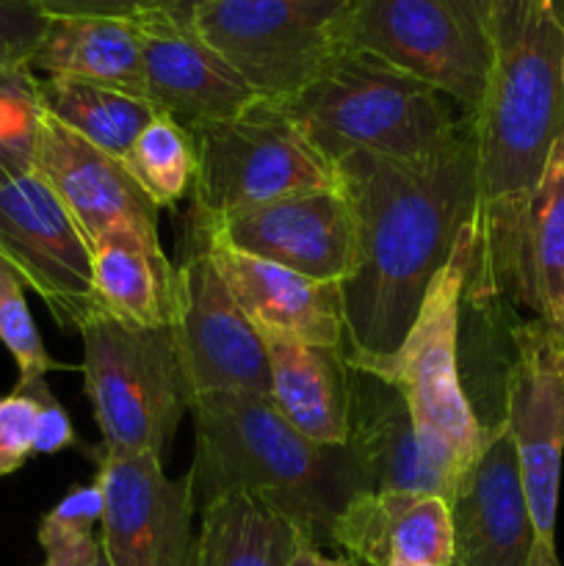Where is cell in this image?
Segmentation results:
<instances>
[{
    "instance_id": "obj_1",
    "label": "cell",
    "mask_w": 564,
    "mask_h": 566,
    "mask_svg": "<svg viewBox=\"0 0 564 566\" xmlns=\"http://www.w3.org/2000/svg\"><path fill=\"white\" fill-rule=\"evenodd\" d=\"M352 205L357 254L341 285L352 368L370 370L401 348L426 291L473 224V122L418 160L354 153L337 160Z\"/></svg>"
},
{
    "instance_id": "obj_2",
    "label": "cell",
    "mask_w": 564,
    "mask_h": 566,
    "mask_svg": "<svg viewBox=\"0 0 564 566\" xmlns=\"http://www.w3.org/2000/svg\"><path fill=\"white\" fill-rule=\"evenodd\" d=\"M492 66L473 111L476 213L464 298L503 296L525 205L564 136V14L556 0H484Z\"/></svg>"
},
{
    "instance_id": "obj_3",
    "label": "cell",
    "mask_w": 564,
    "mask_h": 566,
    "mask_svg": "<svg viewBox=\"0 0 564 566\" xmlns=\"http://www.w3.org/2000/svg\"><path fill=\"white\" fill-rule=\"evenodd\" d=\"M194 415L197 506L247 495L282 514L313 545H332V525L354 495L368 490L348 446H321L288 423L269 398L210 392L188 403Z\"/></svg>"
},
{
    "instance_id": "obj_4",
    "label": "cell",
    "mask_w": 564,
    "mask_h": 566,
    "mask_svg": "<svg viewBox=\"0 0 564 566\" xmlns=\"http://www.w3.org/2000/svg\"><path fill=\"white\" fill-rule=\"evenodd\" d=\"M280 105L330 164L354 153L418 160L448 147L464 127V114H453L446 94L357 50Z\"/></svg>"
},
{
    "instance_id": "obj_5",
    "label": "cell",
    "mask_w": 564,
    "mask_h": 566,
    "mask_svg": "<svg viewBox=\"0 0 564 566\" xmlns=\"http://www.w3.org/2000/svg\"><path fill=\"white\" fill-rule=\"evenodd\" d=\"M470 230L426 291L401 348L368 374L390 381L407 401L420 451L457 484L487 440L459 379V313L468 285Z\"/></svg>"
},
{
    "instance_id": "obj_6",
    "label": "cell",
    "mask_w": 564,
    "mask_h": 566,
    "mask_svg": "<svg viewBox=\"0 0 564 566\" xmlns=\"http://www.w3.org/2000/svg\"><path fill=\"white\" fill-rule=\"evenodd\" d=\"M77 335L100 446L160 457L191 403L169 326L147 329L94 310Z\"/></svg>"
},
{
    "instance_id": "obj_7",
    "label": "cell",
    "mask_w": 564,
    "mask_h": 566,
    "mask_svg": "<svg viewBox=\"0 0 564 566\" xmlns=\"http://www.w3.org/2000/svg\"><path fill=\"white\" fill-rule=\"evenodd\" d=\"M188 133L199 160L194 219L205 224L291 193L341 188L337 166L271 99H254L241 114Z\"/></svg>"
},
{
    "instance_id": "obj_8",
    "label": "cell",
    "mask_w": 564,
    "mask_h": 566,
    "mask_svg": "<svg viewBox=\"0 0 564 566\" xmlns=\"http://www.w3.org/2000/svg\"><path fill=\"white\" fill-rule=\"evenodd\" d=\"M352 6L354 0H213L191 25L260 99L282 103L346 53Z\"/></svg>"
},
{
    "instance_id": "obj_9",
    "label": "cell",
    "mask_w": 564,
    "mask_h": 566,
    "mask_svg": "<svg viewBox=\"0 0 564 566\" xmlns=\"http://www.w3.org/2000/svg\"><path fill=\"white\" fill-rule=\"evenodd\" d=\"M348 50L418 77L473 114L492 66L484 0H354Z\"/></svg>"
},
{
    "instance_id": "obj_10",
    "label": "cell",
    "mask_w": 564,
    "mask_h": 566,
    "mask_svg": "<svg viewBox=\"0 0 564 566\" xmlns=\"http://www.w3.org/2000/svg\"><path fill=\"white\" fill-rule=\"evenodd\" d=\"M514 359L503 379V423L518 453L534 525L529 566H562L556 553L558 486L564 459V363L558 337L542 321L512 332Z\"/></svg>"
},
{
    "instance_id": "obj_11",
    "label": "cell",
    "mask_w": 564,
    "mask_h": 566,
    "mask_svg": "<svg viewBox=\"0 0 564 566\" xmlns=\"http://www.w3.org/2000/svg\"><path fill=\"white\" fill-rule=\"evenodd\" d=\"M169 329L191 398L210 392L271 396L263 340L227 291L194 232L191 249L177 265L175 315Z\"/></svg>"
},
{
    "instance_id": "obj_12",
    "label": "cell",
    "mask_w": 564,
    "mask_h": 566,
    "mask_svg": "<svg viewBox=\"0 0 564 566\" xmlns=\"http://www.w3.org/2000/svg\"><path fill=\"white\" fill-rule=\"evenodd\" d=\"M100 551L111 566H197L191 481L169 479L160 457L100 446Z\"/></svg>"
},
{
    "instance_id": "obj_13",
    "label": "cell",
    "mask_w": 564,
    "mask_h": 566,
    "mask_svg": "<svg viewBox=\"0 0 564 566\" xmlns=\"http://www.w3.org/2000/svg\"><path fill=\"white\" fill-rule=\"evenodd\" d=\"M0 260L66 329L94 313L92 254L36 169L0 177Z\"/></svg>"
},
{
    "instance_id": "obj_14",
    "label": "cell",
    "mask_w": 564,
    "mask_h": 566,
    "mask_svg": "<svg viewBox=\"0 0 564 566\" xmlns=\"http://www.w3.org/2000/svg\"><path fill=\"white\" fill-rule=\"evenodd\" d=\"M205 227L238 252L269 260L315 282L343 285L354 271L357 235L343 188L291 193Z\"/></svg>"
},
{
    "instance_id": "obj_15",
    "label": "cell",
    "mask_w": 564,
    "mask_h": 566,
    "mask_svg": "<svg viewBox=\"0 0 564 566\" xmlns=\"http://www.w3.org/2000/svg\"><path fill=\"white\" fill-rule=\"evenodd\" d=\"M453 566H529L534 525L525 503L518 453L506 423L487 429V440L462 470L451 495Z\"/></svg>"
},
{
    "instance_id": "obj_16",
    "label": "cell",
    "mask_w": 564,
    "mask_h": 566,
    "mask_svg": "<svg viewBox=\"0 0 564 566\" xmlns=\"http://www.w3.org/2000/svg\"><path fill=\"white\" fill-rule=\"evenodd\" d=\"M136 25L142 39L144 94L160 114H169L186 130L230 119L260 99L191 22L153 9L138 14Z\"/></svg>"
},
{
    "instance_id": "obj_17",
    "label": "cell",
    "mask_w": 564,
    "mask_h": 566,
    "mask_svg": "<svg viewBox=\"0 0 564 566\" xmlns=\"http://www.w3.org/2000/svg\"><path fill=\"white\" fill-rule=\"evenodd\" d=\"M33 169L72 216L86 247L111 227H136L158 235L160 210L125 164L72 133L48 111L39 122Z\"/></svg>"
},
{
    "instance_id": "obj_18",
    "label": "cell",
    "mask_w": 564,
    "mask_h": 566,
    "mask_svg": "<svg viewBox=\"0 0 564 566\" xmlns=\"http://www.w3.org/2000/svg\"><path fill=\"white\" fill-rule=\"evenodd\" d=\"M191 232L202 241L210 263L254 329L282 332L315 346H343L346 318L341 285L315 282L269 260L238 252L199 221H191Z\"/></svg>"
},
{
    "instance_id": "obj_19",
    "label": "cell",
    "mask_w": 564,
    "mask_h": 566,
    "mask_svg": "<svg viewBox=\"0 0 564 566\" xmlns=\"http://www.w3.org/2000/svg\"><path fill=\"white\" fill-rule=\"evenodd\" d=\"M332 545L368 566H451V503L424 492H359L332 525Z\"/></svg>"
},
{
    "instance_id": "obj_20",
    "label": "cell",
    "mask_w": 564,
    "mask_h": 566,
    "mask_svg": "<svg viewBox=\"0 0 564 566\" xmlns=\"http://www.w3.org/2000/svg\"><path fill=\"white\" fill-rule=\"evenodd\" d=\"M352 368V365H348ZM348 442L370 492H424L451 501L453 481L426 459L401 392L382 376L348 374Z\"/></svg>"
},
{
    "instance_id": "obj_21",
    "label": "cell",
    "mask_w": 564,
    "mask_h": 566,
    "mask_svg": "<svg viewBox=\"0 0 564 566\" xmlns=\"http://www.w3.org/2000/svg\"><path fill=\"white\" fill-rule=\"evenodd\" d=\"M269 357L276 412L321 446L348 442V359L343 346H315L282 332L258 329Z\"/></svg>"
},
{
    "instance_id": "obj_22",
    "label": "cell",
    "mask_w": 564,
    "mask_h": 566,
    "mask_svg": "<svg viewBox=\"0 0 564 566\" xmlns=\"http://www.w3.org/2000/svg\"><path fill=\"white\" fill-rule=\"evenodd\" d=\"M503 296L534 310L564 343V136L525 205Z\"/></svg>"
},
{
    "instance_id": "obj_23",
    "label": "cell",
    "mask_w": 564,
    "mask_h": 566,
    "mask_svg": "<svg viewBox=\"0 0 564 566\" xmlns=\"http://www.w3.org/2000/svg\"><path fill=\"white\" fill-rule=\"evenodd\" d=\"M92 304L97 313L133 326H169L175 315L177 269L158 235L136 227H111L88 247Z\"/></svg>"
},
{
    "instance_id": "obj_24",
    "label": "cell",
    "mask_w": 564,
    "mask_h": 566,
    "mask_svg": "<svg viewBox=\"0 0 564 566\" xmlns=\"http://www.w3.org/2000/svg\"><path fill=\"white\" fill-rule=\"evenodd\" d=\"M31 72L97 83L147 99L136 17H48Z\"/></svg>"
},
{
    "instance_id": "obj_25",
    "label": "cell",
    "mask_w": 564,
    "mask_h": 566,
    "mask_svg": "<svg viewBox=\"0 0 564 566\" xmlns=\"http://www.w3.org/2000/svg\"><path fill=\"white\" fill-rule=\"evenodd\" d=\"M302 539L296 525L252 497H216L202 506L197 566H288Z\"/></svg>"
},
{
    "instance_id": "obj_26",
    "label": "cell",
    "mask_w": 564,
    "mask_h": 566,
    "mask_svg": "<svg viewBox=\"0 0 564 566\" xmlns=\"http://www.w3.org/2000/svg\"><path fill=\"white\" fill-rule=\"evenodd\" d=\"M39 97L53 119L119 160L149 119L160 114L149 99L136 94L72 77H39Z\"/></svg>"
},
{
    "instance_id": "obj_27",
    "label": "cell",
    "mask_w": 564,
    "mask_h": 566,
    "mask_svg": "<svg viewBox=\"0 0 564 566\" xmlns=\"http://www.w3.org/2000/svg\"><path fill=\"white\" fill-rule=\"evenodd\" d=\"M122 164L158 210L175 208L194 193L199 166L194 136L169 114L149 119Z\"/></svg>"
},
{
    "instance_id": "obj_28",
    "label": "cell",
    "mask_w": 564,
    "mask_h": 566,
    "mask_svg": "<svg viewBox=\"0 0 564 566\" xmlns=\"http://www.w3.org/2000/svg\"><path fill=\"white\" fill-rule=\"evenodd\" d=\"M42 111L31 66L0 72V177L33 169Z\"/></svg>"
},
{
    "instance_id": "obj_29",
    "label": "cell",
    "mask_w": 564,
    "mask_h": 566,
    "mask_svg": "<svg viewBox=\"0 0 564 566\" xmlns=\"http://www.w3.org/2000/svg\"><path fill=\"white\" fill-rule=\"evenodd\" d=\"M0 343L14 357L17 370H20L17 387L39 385L53 368H64L44 348L31 310H28L25 285L3 260H0Z\"/></svg>"
},
{
    "instance_id": "obj_30",
    "label": "cell",
    "mask_w": 564,
    "mask_h": 566,
    "mask_svg": "<svg viewBox=\"0 0 564 566\" xmlns=\"http://www.w3.org/2000/svg\"><path fill=\"white\" fill-rule=\"evenodd\" d=\"M39 396L31 387H17L0 398V479L17 473L31 459L36 442Z\"/></svg>"
},
{
    "instance_id": "obj_31",
    "label": "cell",
    "mask_w": 564,
    "mask_h": 566,
    "mask_svg": "<svg viewBox=\"0 0 564 566\" xmlns=\"http://www.w3.org/2000/svg\"><path fill=\"white\" fill-rule=\"evenodd\" d=\"M48 17L20 0H0V72L31 66Z\"/></svg>"
},
{
    "instance_id": "obj_32",
    "label": "cell",
    "mask_w": 564,
    "mask_h": 566,
    "mask_svg": "<svg viewBox=\"0 0 564 566\" xmlns=\"http://www.w3.org/2000/svg\"><path fill=\"white\" fill-rule=\"evenodd\" d=\"M36 539L44 551L42 566H92L100 553V536L86 531H64L39 523Z\"/></svg>"
},
{
    "instance_id": "obj_33",
    "label": "cell",
    "mask_w": 564,
    "mask_h": 566,
    "mask_svg": "<svg viewBox=\"0 0 564 566\" xmlns=\"http://www.w3.org/2000/svg\"><path fill=\"white\" fill-rule=\"evenodd\" d=\"M100 520H103V492H100L97 484H88L75 486L72 492H66V495L44 514L42 523L53 525V528L86 531V534H94Z\"/></svg>"
},
{
    "instance_id": "obj_34",
    "label": "cell",
    "mask_w": 564,
    "mask_h": 566,
    "mask_svg": "<svg viewBox=\"0 0 564 566\" xmlns=\"http://www.w3.org/2000/svg\"><path fill=\"white\" fill-rule=\"evenodd\" d=\"M44 17H138L164 9L166 0H20Z\"/></svg>"
},
{
    "instance_id": "obj_35",
    "label": "cell",
    "mask_w": 564,
    "mask_h": 566,
    "mask_svg": "<svg viewBox=\"0 0 564 566\" xmlns=\"http://www.w3.org/2000/svg\"><path fill=\"white\" fill-rule=\"evenodd\" d=\"M31 390H36L39 396V420H36V442H33V453H59L64 451V448L77 446L70 415H66V409L50 396L48 385L39 381V385H31Z\"/></svg>"
},
{
    "instance_id": "obj_36",
    "label": "cell",
    "mask_w": 564,
    "mask_h": 566,
    "mask_svg": "<svg viewBox=\"0 0 564 566\" xmlns=\"http://www.w3.org/2000/svg\"><path fill=\"white\" fill-rule=\"evenodd\" d=\"M288 566H352V564L343 562V558H330L326 553H321L318 545L302 539L296 551H293V558Z\"/></svg>"
},
{
    "instance_id": "obj_37",
    "label": "cell",
    "mask_w": 564,
    "mask_h": 566,
    "mask_svg": "<svg viewBox=\"0 0 564 566\" xmlns=\"http://www.w3.org/2000/svg\"><path fill=\"white\" fill-rule=\"evenodd\" d=\"M208 3H213V0H166L164 11L180 22H191L194 14H197L199 9H205Z\"/></svg>"
},
{
    "instance_id": "obj_38",
    "label": "cell",
    "mask_w": 564,
    "mask_h": 566,
    "mask_svg": "<svg viewBox=\"0 0 564 566\" xmlns=\"http://www.w3.org/2000/svg\"><path fill=\"white\" fill-rule=\"evenodd\" d=\"M92 566H111V562H108V558H105V553L100 551V553H97V558H94V564H92Z\"/></svg>"
},
{
    "instance_id": "obj_39",
    "label": "cell",
    "mask_w": 564,
    "mask_h": 566,
    "mask_svg": "<svg viewBox=\"0 0 564 566\" xmlns=\"http://www.w3.org/2000/svg\"><path fill=\"white\" fill-rule=\"evenodd\" d=\"M556 3H558V9H562V14H564V0H556Z\"/></svg>"
},
{
    "instance_id": "obj_40",
    "label": "cell",
    "mask_w": 564,
    "mask_h": 566,
    "mask_svg": "<svg viewBox=\"0 0 564 566\" xmlns=\"http://www.w3.org/2000/svg\"><path fill=\"white\" fill-rule=\"evenodd\" d=\"M562 81H564V55H562Z\"/></svg>"
},
{
    "instance_id": "obj_41",
    "label": "cell",
    "mask_w": 564,
    "mask_h": 566,
    "mask_svg": "<svg viewBox=\"0 0 564 566\" xmlns=\"http://www.w3.org/2000/svg\"><path fill=\"white\" fill-rule=\"evenodd\" d=\"M558 346H562V343H558ZM562 363H564V346H562Z\"/></svg>"
},
{
    "instance_id": "obj_42",
    "label": "cell",
    "mask_w": 564,
    "mask_h": 566,
    "mask_svg": "<svg viewBox=\"0 0 564 566\" xmlns=\"http://www.w3.org/2000/svg\"><path fill=\"white\" fill-rule=\"evenodd\" d=\"M398 566H409V564H398Z\"/></svg>"
},
{
    "instance_id": "obj_43",
    "label": "cell",
    "mask_w": 564,
    "mask_h": 566,
    "mask_svg": "<svg viewBox=\"0 0 564 566\" xmlns=\"http://www.w3.org/2000/svg\"><path fill=\"white\" fill-rule=\"evenodd\" d=\"M558 343H562V340H558ZM562 346H564V343H562Z\"/></svg>"
},
{
    "instance_id": "obj_44",
    "label": "cell",
    "mask_w": 564,
    "mask_h": 566,
    "mask_svg": "<svg viewBox=\"0 0 564 566\" xmlns=\"http://www.w3.org/2000/svg\"><path fill=\"white\" fill-rule=\"evenodd\" d=\"M451 566H453V564H451Z\"/></svg>"
}]
</instances>
